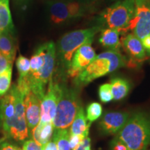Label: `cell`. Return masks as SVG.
Here are the masks:
<instances>
[{
    "label": "cell",
    "mask_w": 150,
    "mask_h": 150,
    "mask_svg": "<svg viewBox=\"0 0 150 150\" xmlns=\"http://www.w3.org/2000/svg\"><path fill=\"white\" fill-rule=\"evenodd\" d=\"M115 138L128 150H146L150 145V112L138 111L131 115Z\"/></svg>",
    "instance_id": "cell-1"
},
{
    "label": "cell",
    "mask_w": 150,
    "mask_h": 150,
    "mask_svg": "<svg viewBox=\"0 0 150 150\" xmlns=\"http://www.w3.org/2000/svg\"><path fill=\"white\" fill-rule=\"evenodd\" d=\"M127 65V59L120 51H107L95 56L81 74L74 78L76 87H83L94 80Z\"/></svg>",
    "instance_id": "cell-2"
},
{
    "label": "cell",
    "mask_w": 150,
    "mask_h": 150,
    "mask_svg": "<svg viewBox=\"0 0 150 150\" xmlns=\"http://www.w3.org/2000/svg\"><path fill=\"white\" fill-rule=\"evenodd\" d=\"M100 31V27L95 26L70 31L59 39L56 47V55L63 72L67 73L75 52L85 43L93 41L95 35Z\"/></svg>",
    "instance_id": "cell-3"
},
{
    "label": "cell",
    "mask_w": 150,
    "mask_h": 150,
    "mask_svg": "<svg viewBox=\"0 0 150 150\" xmlns=\"http://www.w3.org/2000/svg\"><path fill=\"white\" fill-rule=\"evenodd\" d=\"M135 15V0H119L107 7L99 16L100 21L109 29H116L120 34L129 31L130 22Z\"/></svg>",
    "instance_id": "cell-4"
},
{
    "label": "cell",
    "mask_w": 150,
    "mask_h": 150,
    "mask_svg": "<svg viewBox=\"0 0 150 150\" xmlns=\"http://www.w3.org/2000/svg\"><path fill=\"white\" fill-rule=\"evenodd\" d=\"M79 106L77 91L61 86V94L52 122L54 129L70 128Z\"/></svg>",
    "instance_id": "cell-5"
},
{
    "label": "cell",
    "mask_w": 150,
    "mask_h": 150,
    "mask_svg": "<svg viewBox=\"0 0 150 150\" xmlns=\"http://www.w3.org/2000/svg\"><path fill=\"white\" fill-rule=\"evenodd\" d=\"M84 6L79 1H52L49 5L51 21L59 24L81 17L85 12Z\"/></svg>",
    "instance_id": "cell-6"
},
{
    "label": "cell",
    "mask_w": 150,
    "mask_h": 150,
    "mask_svg": "<svg viewBox=\"0 0 150 150\" xmlns=\"http://www.w3.org/2000/svg\"><path fill=\"white\" fill-rule=\"evenodd\" d=\"M129 30L140 40L150 34V0H135V15Z\"/></svg>",
    "instance_id": "cell-7"
},
{
    "label": "cell",
    "mask_w": 150,
    "mask_h": 150,
    "mask_svg": "<svg viewBox=\"0 0 150 150\" xmlns=\"http://www.w3.org/2000/svg\"><path fill=\"white\" fill-rule=\"evenodd\" d=\"M61 85L58 82L50 80L45 96L40 102V120L41 123L53 122L55 115L56 106L61 94Z\"/></svg>",
    "instance_id": "cell-8"
},
{
    "label": "cell",
    "mask_w": 150,
    "mask_h": 150,
    "mask_svg": "<svg viewBox=\"0 0 150 150\" xmlns=\"http://www.w3.org/2000/svg\"><path fill=\"white\" fill-rule=\"evenodd\" d=\"M93 41L85 43L75 52L70 65L67 71L68 76L75 78L85 70L96 56V53L93 47Z\"/></svg>",
    "instance_id": "cell-9"
},
{
    "label": "cell",
    "mask_w": 150,
    "mask_h": 150,
    "mask_svg": "<svg viewBox=\"0 0 150 150\" xmlns=\"http://www.w3.org/2000/svg\"><path fill=\"white\" fill-rule=\"evenodd\" d=\"M129 114L127 112H107L103 115L98 123L101 134L110 136L116 134L122 129L128 120Z\"/></svg>",
    "instance_id": "cell-10"
},
{
    "label": "cell",
    "mask_w": 150,
    "mask_h": 150,
    "mask_svg": "<svg viewBox=\"0 0 150 150\" xmlns=\"http://www.w3.org/2000/svg\"><path fill=\"white\" fill-rule=\"evenodd\" d=\"M121 46H122L125 52L129 56V65L131 66L136 67L147 59L141 40L134 33H129L122 38L121 40Z\"/></svg>",
    "instance_id": "cell-11"
},
{
    "label": "cell",
    "mask_w": 150,
    "mask_h": 150,
    "mask_svg": "<svg viewBox=\"0 0 150 150\" xmlns=\"http://www.w3.org/2000/svg\"><path fill=\"white\" fill-rule=\"evenodd\" d=\"M25 117L28 128L32 130L40 120V100L30 91L24 97Z\"/></svg>",
    "instance_id": "cell-12"
},
{
    "label": "cell",
    "mask_w": 150,
    "mask_h": 150,
    "mask_svg": "<svg viewBox=\"0 0 150 150\" xmlns=\"http://www.w3.org/2000/svg\"><path fill=\"white\" fill-rule=\"evenodd\" d=\"M120 33L116 29H104L101 30L99 42L103 47L109 51H120L121 41L120 40Z\"/></svg>",
    "instance_id": "cell-13"
},
{
    "label": "cell",
    "mask_w": 150,
    "mask_h": 150,
    "mask_svg": "<svg viewBox=\"0 0 150 150\" xmlns=\"http://www.w3.org/2000/svg\"><path fill=\"white\" fill-rule=\"evenodd\" d=\"M92 122H88L84 110L82 106H79L76 115L70 127V135H83L85 137L88 136L89 129Z\"/></svg>",
    "instance_id": "cell-14"
},
{
    "label": "cell",
    "mask_w": 150,
    "mask_h": 150,
    "mask_svg": "<svg viewBox=\"0 0 150 150\" xmlns=\"http://www.w3.org/2000/svg\"><path fill=\"white\" fill-rule=\"evenodd\" d=\"M14 96L11 89L0 99V122L1 125L7 122L14 117Z\"/></svg>",
    "instance_id": "cell-15"
},
{
    "label": "cell",
    "mask_w": 150,
    "mask_h": 150,
    "mask_svg": "<svg viewBox=\"0 0 150 150\" xmlns=\"http://www.w3.org/2000/svg\"><path fill=\"white\" fill-rule=\"evenodd\" d=\"M53 133L54 127L52 122H39L38 125L31 130L33 140L41 146H45L51 140Z\"/></svg>",
    "instance_id": "cell-16"
},
{
    "label": "cell",
    "mask_w": 150,
    "mask_h": 150,
    "mask_svg": "<svg viewBox=\"0 0 150 150\" xmlns=\"http://www.w3.org/2000/svg\"><path fill=\"white\" fill-rule=\"evenodd\" d=\"M0 52L13 63L16 54V44L11 32L0 33Z\"/></svg>",
    "instance_id": "cell-17"
},
{
    "label": "cell",
    "mask_w": 150,
    "mask_h": 150,
    "mask_svg": "<svg viewBox=\"0 0 150 150\" xmlns=\"http://www.w3.org/2000/svg\"><path fill=\"white\" fill-rule=\"evenodd\" d=\"M13 29L9 0H0V33L4 31L12 33Z\"/></svg>",
    "instance_id": "cell-18"
},
{
    "label": "cell",
    "mask_w": 150,
    "mask_h": 150,
    "mask_svg": "<svg viewBox=\"0 0 150 150\" xmlns=\"http://www.w3.org/2000/svg\"><path fill=\"white\" fill-rule=\"evenodd\" d=\"M111 93L115 101H120L125 98L130 91V84L127 79L115 77L110 80Z\"/></svg>",
    "instance_id": "cell-19"
},
{
    "label": "cell",
    "mask_w": 150,
    "mask_h": 150,
    "mask_svg": "<svg viewBox=\"0 0 150 150\" xmlns=\"http://www.w3.org/2000/svg\"><path fill=\"white\" fill-rule=\"evenodd\" d=\"M12 79V67L0 74V97L5 95L11 88Z\"/></svg>",
    "instance_id": "cell-20"
},
{
    "label": "cell",
    "mask_w": 150,
    "mask_h": 150,
    "mask_svg": "<svg viewBox=\"0 0 150 150\" xmlns=\"http://www.w3.org/2000/svg\"><path fill=\"white\" fill-rule=\"evenodd\" d=\"M102 105L97 102H93L90 104L86 108V118L90 122L97 120L101 117L102 114Z\"/></svg>",
    "instance_id": "cell-21"
},
{
    "label": "cell",
    "mask_w": 150,
    "mask_h": 150,
    "mask_svg": "<svg viewBox=\"0 0 150 150\" xmlns=\"http://www.w3.org/2000/svg\"><path fill=\"white\" fill-rule=\"evenodd\" d=\"M16 67L19 73V77L27 76L30 71V60L25 56L20 55L16 59Z\"/></svg>",
    "instance_id": "cell-22"
},
{
    "label": "cell",
    "mask_w": 150,
    "mask_h": 150,
    "mask_svg": "<svg viewBox=\"0 0 150 150\" xmlns=\"http://www.w3.org/2000/svg\"><path fill=\"white\" fill-rule=\"evenodd\" d=\"M99 98L103 103L110 102L113 99L110 83H104L99 86L98 90Z\"/></svg>",
    "instance_id": "cell-23"
},
{
    "label": "cell",
    "mask_w": 150,
    "mask_h": 150,
    "mask_svg": "<svg viewBox=\"0 0 150 150\" xmlns=\"http://www.w3.org/2000/svg\"><path fill=\"white\" fill-rule=\"evenodd\" d=\"M86 137L83 135H70L69 137V144L71 150H75L80 144L81 143L83 139Z\"/></svg>",
    "instance_id": "cell-24"
},
{
    "label": "cell",
    "mask_w": 150,
    "mask_h": 150,
    "mask_svg": "<svg viewBox=\"0 0 150 150\" xmlns=\"http://www.w3.org/2000/svg\"><path fill=\"white\" fill-rule=\"evenodd\" d=\"M43 147L33 140H28L24 142L22 150H43Z\"/></svg>",
    "instance_id": "cell-25"
},
{
    "label": "cell",
    "mask_w": 150,
    "mask_h": 150,
    "mask_svg": "<svg viewBox=\"0 0 150 150\" xmlns=\"http://www.w3.org/2000/svg\"><path fill=\"white\" fill-rule=\"evenodd\" d=\"M13 67V63L0 52V74L9 67Z\"/></svg>",
    "instance_id": "cell-26"
},
{
    "label": "cell",
    "mask_w": 150,
    "mask_h": 150,
    "mask_svg": "<svg viewBox=\"0 0 150 150\" xmlns=\"http://www.w3.org/2000/svg\"><path fill=\"white\" fill-rule=\"evenodd\" d=\"M110 150H128L125 145L120 141L119 140L114 137L113 139L110 142Z\"/></svg>",
    "instance_id": "cell-27"
},
{
    "label": "cell",
    "mask_w": 150,
    "mask_h": 150,
    "mask_svg": "<svg viewBox=\"0 0 150 150\" xmlns=\"http://www.w3.org/2000/svg\"><path fill=\"white\" fill-rule=\"evenodd\" d=\"M75 150H91V139L87 136Z\"/></svg>",
    "instance_id": "cell-28"
},
{
    "label": "cell",
    "mask_w": 150,
    "mask_h": 150,
    "mask_svg": "<svg viewBox=\"0 0 150 150\" xmlns=\"http://www.w3.org/2000/svg\"><path fill=\"white\" fill-rule=\"evenodd\" d=\"M141 42L144 48H145V52H147V55L150 56V34L146 35L143 38L141 39Z\"/></svg>",
    "instance_id": "cell-29"
},
{
    "label": "cell",
    "mask_w": 150,
    "mask_h": 150,
    "mask_svg": "<svg viewBox=\"0 0 150 150\" xmlns=\"http://www.w3.org/2000/svg\"><path fill=\"white\" fill-rule=\"evenodd\" d=\"M0 150H18V147L10 145L7 142H2L0 145Z\"/></svg>",
    "instance_id": "cell-30"
},
{
    "label": "cell",
    "mask_w": 150,
    "mask_h": 150,
    "mask_svg": "<svg viewBox=\"0 0 150 150\" xmlns=\"http://www.w3.org/2000/svg\"><path fill=\"white\" fill-rule=\"evenodd\" d=\"M43 150H57V147H56L55 142L52 140H50L43 147Z\"/></svg>",
    "instance_id": "cell-31"
},
{
    "label": "cell",
    "mask_w": 150,
    "mask_h": 150,
    "mask_svg": "<svg viewBox=\"0 0 150 150\" xmlns=\"http://www.w3.org/2000/svg\"><path fill=\"white\" fill-rule=\"evenodd\" d=\"M97 0H81V3L83 4H91V3H93V2H95V1H96Z\"/></svg>",
    "instance_id": "cell-32"
},
{
    "label": "cell",
    "mask_w": 150,
    "mask_h": 150,
    "mask_svg": "<svg viewBox=\"0 0 150 150\" xmlns=\"http://www.w3.org/2000/svg\"><path fill=\"white\" fill-rule=\"evenodd\" d=\"M7 138V137L6 136H4V137H2V138H0V145H1V143H2V142H4L6 140V139Z\"/></svg>",
    "instance_id": "cell-33"
},
{
    "label": "cell",
    "mask_w": 150,
    "mask_h": 150,
    "mask_svg": "<svg viewBox=\"0 0 150 150\" xmlns=\"http://www.w3.org/2000/svg\"><path fill=\"white\" fill-rule=\"evenodd\" d=\"M19 1H22V2H24V1H28V0H19Z\"/></svg>",
    "instance_id": "cell-34"
},
{
    "label": "cell",
    "mask_w": 150,
    "mask_h": 150,
    "mask_svg": "<svg viewBox=\"0 0 150 150\" xmlns=\"http://www.w3.org/2000/svg\"><path fill=\"white\" fill-rule=\"evenodd\" d=\"M18 150H22V149H20V148H19V147H18Z\"/></svg>",
    "instance_id": "cell-35"
},
{
    "label": "cell",
    "mask_w": 150,
    "mask_h": 150,
    "mask_svg": "<svg viewBox=\"0 0 150 150\" xmlns=\"http://www.w3.org/2000/svg\"><path fill=\"white\" fill-rule=\"evenodd\" d=\"M117 1H119V0H117Z\"/></svg>",
    "instance_id": "cell-36"
},
{
    "label": "cell",
    "mask_w": 150,
    "mask_h": 150,
    "mask_svg": "<svg viewBox=\"0 0 150 150\" xmlns=\"http://www.w3.org/2000/svg\"><path fill=\"white\" fill-rule=\"evenodd\" d=\"M149 58H150V56H149Z\"/></svg>",
    "instance_id": "cell-37"
}]
</instances>
